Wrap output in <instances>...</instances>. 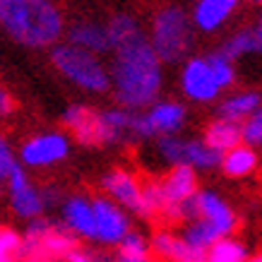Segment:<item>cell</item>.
I'll use <instances>...</instances> for the list:
<instances>
[{
    "label": "cell",
    "mask_w": 262,
    "mask_h": 262,
    "mask_svg": "<svg viewBox=\"0 0 262 262\" xmlns=\"http://www.w3.org/2000/svg\"><path fill=\"white\" fill-rule=\"evenodd\" d=\"M108 72L113 99L120 108L142 113L159 101L164 87V63L154 53L147 34L116 48L111 53Z\"/></svg>",
    "instance_id": "obj_1"
},
{
    "label": "cell",
    "mask_w": 262,
    "mask_h": 262,
    "mask_svg": "<svg viewBox=\"0 0 262 262\" xmlns=\"http://www.w3.org/2000/svg\"><path fill=\"white\" fill-rule=\"evenodd\" d=\"M0 29L24 48H51L65 39L68 19L58 0H0Z\"/></svg>",
    "instance_id": "obj_2"
},
{
    "label": "cell",
    "mask_w": 262,
    "mask_h": 262,
    "mask_svg": "<svg viewBox=\"0 0 262 262\" xmlns=\"http://www.w3.org/2000/svg\"><path fill=\"white\" fill-rule=\"evenodd\" d=\"M147 39L164 65L185 63L195 46V27H192L190 12L178 3L159 5L149 15Z\"/></svg>",
    "instance_id": "obj_3"
},
{
    "label": "cell",
    "mask_w": 262,
    "mask_h": 262,
    "mask_svg": "<svg viewBox=\"0 0 262 262\" xmlns=\"http://www.w3.org/2000/svg\"><path fill=\"white\" fill-rule=\"evenodd\" d=\"M48 60L63 80H68L82 92L89 94L111 92V72H108V63L101 56H94L84 48L60 41L48 51Z\"/></svg>",
    "instance_id": "obj_4"
},
{
    "label": "cell",
    "mask_w": 262,
    "mask_h": 262,
    "mask_svg": "<svg viewBox=\"0 0 262 262\" xmlns=\"http://www.w3.org/2000/svg\"><path fill=\"white\" fill-rule=\"evenodd\" d=\"M77 238L63 224H56L39 216L29 222L22 236V260H46V262H63L72 248H77Z\"/></svg>",
    "instance_id": "obj_5"
},
{
    "label": "cell",
    "mask_w": 262,
    "mask_h": 262,
    "mask_svg": "<svg viewBox=\"0 0 262 262\" xmlns=\"http://www.w3.org/2000/svg\"><path fill=\"white\" fill-rule=\"evenodd\" d=\"M157 154L168 166H190L192 171H212L222 164V154L209 149L202 140L192 137H159L157 140Z\"/></svg>",
    "instance_id": "obj_6"
},
{
    "label": "cell",
    "mask_w": 262,
    "mask_h": 262,
    "mask_svg": "<svg viewBox=\"0 0 262 262\" xmlns=\"http://www.w3.org/2000/svg\"><path fill=\"white\" fill-rule=\"evenodd\" d=\"M101 188L106 198L113 200L120 209H127L142 219H154L149 205H147V198H144V181H140L133 171L123 166L106 171L101 176Z\"/></svg>",
    "instance_id": "obj_7"
},
{
    "label": "cell",
    "mask_w": 262,
    "mask_h": 262,
    "mask_svg": "<svg viewBox=\"0 0 262 262\" xmlns=\"http://www.w3.org/2000/svg\"><path fill=\"white\" fill-rule=\"evenodd\" d=\"M188 120V108L181 101H157L147 111L137 113V137L140 140H159L178 135Z\"/></svg>",
    "instance_id": "obj_8"
},
{
    "label": "cell",
    "mask_w": 262,
    "mask_h": 262,
    "mask_svg": "<svg viewBox=\"0 0 262 262\" xmlns=\"http://www.w3.org/2000/svg\"><path fill=\"white\" fill-rule=\"evenodd\" d=\"M19 164L27 168H46L56 166L68 159L70 154V137L60 130H48L27 137L19 144Z\"/></svg>",
    "instance_id": "obj_9"
},
{
    "label": "cell",
    "mask_w": 262,
    "mask_h": 262,
    "mask_svg": "<svg viewBox=\"0 0 262 262\" xmlns=\"http://www.w3.org/2000/svg\"><path fill=\"white\" fill-rule=\"evenodd\" d=\"M181 92L195 103H209L224 92L207 56H190L181 68Z\"/></svg>",
    "instance_id": "obj_10"
},
{
    "label": "cell",
    "mask_w": 262,
    "mask_h": 262,
    "mask_svg": "<svg viewBox=\"0 0 262 262\" xmlns=\"http://www.w3.org/2000/svg\"><path fill=\"white\" fill-rule=\"evenodd\" d=\"M8 188V200H10V209L15 212L19 219H39L46 212V200H43V190L39 185H34L27 168L22 164H17L12 168V173L5 181Z\"/></svg>",
    "instance_id": "obj_11"
},
{
    "label": "cell",
    "mask_w": 262,
    "mask_h": 262,
    "mask_svg": "<svg viewBox=\"0 0 262 262\" xmlns=\"http://www.w3.org/2000/svg\"><path fill=\"white\" fill-rule=\"evenodd\" d=\"M60 123L65 125V130H70L75 142L82 144V147H94V149L108 147L99 108H92L84 103H70V106H65Z\"/></svg>",
    "instance_id": "obj_12"
},
{
    "label": "cell",
    "mask_w": 262,
    "mask_h": 262,
    "mask_svg": "<svg viewBox=\"0 0 262 262\" xmlns=\"http://www.w3.org/2000/svg\"><path fill=\"white\" fill-rule=\"evenodd\" d=\"M92 205H94V219H96V243L118 246L120 241L130 233V219H127L125 209H120L106 195H94Z\"/></svg>",
    "instance_id": "obj_13"
},
{
    "label": "cell",
    "mask_w": 262,
    "mask_h": 262,
    "mask_svg": "<svg viewBox=\"0 0 262 262\" xmlns=\"http://www.w3.org/2000/svg\"><path fill=\"white\" fill-rule=\"evenodd\" d=\"M198 219L209 224L222 238H231V233L238 226L236 212H233L229 202L214 190L198 192Z\"/></svg>",
    "instance_id": "obj_14"
},
{
    "label": "cell",
    "mask_w": 262,
    "mask_h": 262,
    "mask_svg": "<svg viewBox=\"0 0 262 262\" xmlns=\"http://www.w3.org/2000/svg\"><path fill=\"white\" fill-rule=\"evenodd\" d=\"M65 41L77 48H84L94 56L111 53V39H108V29H106V19H92V17H82L68 24L65 29Z\"/></svg>",
    "instance_id": "obj_15"
},
{
    "label": "cell",
    "mask_w": 262,
    "mask_h": 262,
    "mask_svg": "<svg viewBox=\"0 0 262 262\" xmlns=\"http://www.w3.org/2000/svg\"><path fill=\"white\" fill-rule=\"evenodd\" d=\"M63 226L75 238L96 241V219L94 205L87 195H70L63 200Z\"/></svg>",
    "instance_id": "obj_16"
},
{
    "label": "cell",
    "mask_w": 262,
    "mask_h": 262,
    "mask_svg": "<svg viewBox=\"0 0 262 262\" xmlns=\"http://www.w3.org/2000/svg\"><path fill=\"white\" fill-rule=\"evenodd\" d=\"M241 8V0H195L190 19L195 32L214 34L219 32Z\"/></svg>",
    "instance_id": "obj_17"
},
{
    "label": "cell",
    "mask_w": 262,
    "mask_h": 262,
    "mask_svg": "<svg viewBox=\"0 0 262 262\" xmlns=\"http://www.w3.org/2000/svg\"><path fill=\"white\" fill-rule=\"evenodd\" d=\"M151 253L166 262H207V250L192 248L183 236H176L168 229H159L149 241Z\"/></svg>",
    "instance_id": "obj_18"
},
{
    "label": "cell",
    "mask_w": 262,
    "mask_h": 262,
    "mask_svg": "<svg viewBox=\"0 0 262 262\" xmlns=\"http://www.w3.org/2000/svg\"><path fill=\"white\" fill-rule=\"evenodd\" d=\"M257 108H262V94L255 89H243L236 94H229L219 103L216 108V118L231 120V123H243L248 116H253Z\"/></svg>",
    "instance_id": "obj_19"
},
{
    "label": "cell",
    "mask_w": 262,
    "mask_h": 262,
    "mask_svg": "<svg viewBox=\"0 0 262 262\" xmlns=\"http://www.w3.org/2000/svg\"><path fill=\"white\" fill-rule=\"evenodd\" d=\"M202 142L214 149L216 154H226V151L236 149L243 144L241 140V125L238 123H231V120L224 118H214L205 125V133H202Z\"/></svg>",
    "instance_id": "obj_20"
},
{
    "label": "cell",
    "mask_w": 262,
    "mask_h": 262,
    "mask_svg": "<svg viewBox=\"0 0 262 262\" xmlns=\"http://www.w3.org/2000/svg\"><path fill=\"white\" fill-rule=\"evenodd\" d=\"M106 29H108V39H111V53L127 41H135L147 34L140 17L133 15V12H113L106 19Z\"/></svg>",
    "instance_id": "obj_21"
},
{
    "label": "cell",
    "mask_w": 262,
    "mask_h": 262,
    "mask_svg": "<svg viewBox=\"0 0 262 262\" xmlns=\"http://www.w3.org/2000/svg\"><path fill=\"white\" fill-rule=\"evenodd\" d=\"M219 168L224 171V176L229 178H243V176H250L257 168V151L241 144L236 149L222 154V164Z\"/></svg>",
    "instance_id": "obj_22"
},
{
    "label": "cell",
    "mask_w": 262,
    "mask_h": 262,
    "mask_svg": "<svg viewBox=\"0 0 262 262\" xmlns=\"http://www.w3.org/2000/svg\"><path fill=\"white\" fill-rule=\"evenodd\" d=\"M219 53H224V56L229 58V60H233V63L241 60L243 56H248V53H255L253 29H250V27H241V29H236L231 36L224 39Z\"/></svg>",
    "instance_id": "obj_23"
},
{
    "label": "cell",
    "mask_w": 262,
    "mask_h": 262,
    "mask_svg": "<svg viewBox=\"0 0 262 262\" xmlns=\"http://www.w3.org/2000/svg\"><path fill=\"white\" fill-rule=\"evenodd\" d=\"M116 248H118L120 262H151L149 241L144 238V236H140V233H135V231H130Z\"/></svg>",
    "instance_id": "obj_24"
},
{
    "label": "cell",
    "mask_w": 262,
    "mask_h": 262,
    "mask_svg": "<svg viewBox=\"0 0 262 262\" xmlns=\"http://www.w3.org/2000/svg\"><path fill=\"white\" fill-rule=\"evenodd\" d=\"M207 262H248L246 246L236 238H222L207 250Z\"/></svg>",
    "instance_id": "obj_25"
},
{
    "label": "cell",
    "mask_w": 262,
    "mask_h": 262,
    "mask_svg": "<svg viewBox=\"0 0 262 262\" xmlns=\"http://www.w3.org/2000/svg\"><path fill=\"white\" fill-rule=\"evenodd\" d=\"M22 260V236L12 229H0V262Z\"/></svg>",
    "instance_id": "obj_26"
},
{
    "label": "cell",
    "mask_w": 262,
    "mask_h": 262,
    "mask_svg": "<svg viewBox=\"0 0 262 262\" xmlns=\"http://www.w3.org/2000/svg\"><path fill=\"white\" fill-rule=\"evenodd\" d=\"M207 58H209V65H212V70H214L216 80L222 82L224 89H229L231 84L236 82V65H233V60H229V58L224 56V53H219V51L207 53Z\"/></svg>",
    "instance_id": "obj_27"
},
{
    "label": "cell",
    "mask_w": 262,
    "mask_h": 262,
    "mask_svg": "<svg viewBox=\"0 0 262 262\" xmlns=\"http://www.w3.org/2000/svg\"><path fill=\"white\" fill-rule=\"evenodd\" d=\"M241 140L246 147L255 149V147H260L262 144V108L253 113V116H248L243 123H241Z\"/></svg>",
    "instance_id": "obj_28"
},
{
    "label": "cell",
    "mask_w": 262,
    "mask_h": 262,
    "mask_svg": "<svg viewBox=\"0 0 262 262\" xmlns=\"http://www.w3.org/2000/svg\"><path fill=\"white\" fill-rule=\"evenodd\" d=\"M19 161L15 157V149H12V144L10 140L3 133H0V183L8 181V176L12 173V168L17 166Z\"/></svg>",
    "instance_id": "obj_29"
},
{
    "label": "cell",
    "mask_w": 262,
    "mask_h": 262,
    "mask_svg": "<svg viewBox=\"0 0 262 262\" xmlns=\"http://www.w3.org/2000/svg\"><path fill=\"white\" fill-rule=\"evenodd\" d=\"M63 262H111L108 257L103 253H99V250H92V248H72L70 253H68V257H65Z\"/></svg>",
    "instance_id": "obj_30"
},
{
    "label": "cell",
    "mask_w": 262,
    "mask_h": 262,
    "mask_svg": "<svg viewBox=\"0 0 262 262\" xmlns=\"http://www.w3.org/2000/svg\"><path fill=\"white\" fill-rule=\"evenodd\" d=\"M17 111V101H15V96H12V92H10L3 82H0V120H5L10 118L12 113Z\"/></svg>",
    "instance_id": "obj_31"
},
{
    "label": "cell",
    "mask_w": 262,
    "mask_h": 262,
    "mask_svg": "<svg viewBox=\"0 0 262 262\" xmlns=\"http://www.w3.org/2000/svg\"><path fill=\"white\" fill-rule=\"evenodd\" d=\"M250 29H253V39H255V53L262 56V12L255 17V22L250 24Z\"/></svg>",
    "instance_id": "obj_32"
},
{
    "label": "cell",
    "mask_w": 262,
    "mask_h": 262,
    "mask_svg": "<svg viewBox=\"0 0 262 262\" xmlns=\"http://www.w3.org/2000/svg\"><path fill=\"white\" fill-rule=\"evenodd\" d=\"M248 262H262V253H260V255H255V257H250Z\"/></svg>",
    "instance_id": "obj_33"
},
{
    "label": "cell",
    "mask_w": 262,
    "mask_h": 262,
    "mask_svg": "<svg viewBox=\"0 0 262 262\" xmlns=\"http://www.w3.org/2000/svg\"><path fill=\"white\" fill-rule=\"evenodd\" d=\"M250 5H257V8H262V0H248Z\"/></svg>",
    "instance_id": "obj_34"
},
{
    "label": "cell",
    "mask_w": 262,
    "mask_h": 262,
    "mask_svg": "<svg viewBox=\"0 0 262 262\" xmlns=\"http://www.w3.org/2000/svg\"><path fill=\"white\" fill-rule=\"evenodd\" d=\"M19 262H46V260H19Z\"/></svg>",
    "instance_id": "obj_35"
},
{
    "label": "cell",
    "mask_w": 262,
    "mask_h": 262,
    "mask_svg": "<svg viewBox=\"0 0 262 262\" xmlns=\"http://www.w3.org/2000/svg\"><path fill=\"white\" fill-rule=\"evenodd\" d=\"M116 262H120V260H116Z\"/></svg>",
    "instance_id": "obj_36"
}]
</instances>
